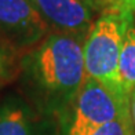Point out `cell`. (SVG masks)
<instances>
[{
  "mask_svg": "<svg viewBox=\"0 0 135 135\" xmlns=\"http://www.w3.org/2000/svg\"><path fill=\"white\" fill-rule=\"evenodd\" d=\"M110 10L135 15V0H114Z\"/></svg>",
  "mask_w": 135,
  "mask_h": 135,
  "instance_id": "9",
  "label": "cell"
},
{
  "mask_svg": "<svg viewBox=\"0 0 135 135\" xmlns=\"http://www.w3.org/2000/svg\"><path fill=\"white\" fill-rule=\"evenodd\" d=\"M127 112H130L127 93L87 76L76 93L75 114L68 135H87Z\"/></svg>",
  "mask_w": 135,
  "mask_h": 135,
  "instance_id": "3",
  "label": "cell"
},
{
  "mask_svg": "<svg viewBox=\"0 0 135 135\" xmlns=\"http://www.w3.org/2000/svg\"><path fill=\"white\" fill-rule=\"evenodd\" d=\"M10 72V59L8 55L2 47H0V83H3L8 76Z\"/></svg>",
  "mask_w": 135,
  "mask_h": 135,
  "instance_id": "10",
  "label": "cell"
},
{
  "mask_svg": "<svg viewBox=\"0 0 135 135\" xmlns=\"http://www.w3.org/2000/svg\"><path fill=\"white\" fill-rule=\"evenodd\" d=\"M48 25L30 0H0V33L20 46L43 39Z\"/></svg>",
  "mask_w": 135,
  "mask_h": 135,
  "instance_id": "5",
  "label": "cell"
},
{
  "mask_svg": "<svg viewBox=\"0 0 135 135\" xmlns=\"http://www.w3.org/2000/svg\"><path fill=\"white\" fill-rule=\"evenodd\" d=\"M105 2H108V3H109V4H110V0H105Z\"/></svg>",
  "mask_w": 135,
  "mask_h": 135,
  "instance_id": "13",
  "label": "cell"
},
{
  "mask_svg": "<svg viewBox=\"0 0 135 135\" xmlns=\"http://www.w3.org/2000/svg\"><path fill=\"white\" fill-rule=\"evenodd\" d=\"M113 3H114V0H110V7L113 6Z\"/></svg>",
  "mask_w": 135,
  "mask_h": 135,
  "instance_id": "12",
  "label": "cell"
},
{
  "mask_svg": "<svg viewBox=\"0 0 135 135\" xmlns=\"http://www.w3.org/2000/svg\"><path fill=\"white\" fill-rule=\"evenodd\" d=\"M83 39L52 33L35 54V69L40 83L51 93L76 94L87 77Z\"/></svg>",
  "mask_w": 135,
  "mask_h": 135,
  "instance_id": "1",
  "label": "cell"
},
{
  "mask_svg": "<svg viewBox=\"0 0 135 135\" xmlns=\"http://www.w3.org/2000/svg\"><path fill=\"white\" fill-rule=\"evenodd\" d=\"M134 22H135V18H134Z\"/></svg>",
  "mask_w": 135,
  "mask_h": 135,
  "instance_id": "14",
  "label": "cell"
},
{
  "mask_svg": "<svg viewBox=\"0 0 135 135\" xmlns=\"http://www.w3.org/2000/svg\"><path fill=\"white\" fill-rule=\"evenodd\" d=\"M130 113H131L132 124L135 127V88L132 90V93L130 94Z\"/></svg>",
  "mask_w": 135,
  "mask_h": 135,
  "instance_id": "11",
  "label": "cell"
},
{
  "mask_svg": "<svg viewBox=\"0 0 135 135\" xmlns=\"http://www.w3.org/2000/svg\"><path fill=\"white\" fill-rule=\"evenodd\" d=\"M0 135H33L30 121L21 108L6 106L0 110Z\"/></svg>",
  "mask_w": 135,
  "mask_h": 135,
  "instance_id": "7",
  "label": "cell"
},
{
  "mask_svg": "<svg viewBox=\"0 0 135 135\" xmlns=\"http://www.w3.org/2000/svg\"><path fill=\"white\" fill-rule=\"evenodd\" d=\"M48 28L84 39L93 28L91 0H30Z\"/></svg>",
  "mask_w": 135,
  "mask_h": 135,
  "instance_id": "4",
  "label": "cell"
},
{
  "mask_svg": "<svg viewBox=\"0 0 135 135\" xmlns=\"http://www.w3.org/2000/svg\"><path fill=\"white\" fill-rule=\"evenodd\" d=\"M87 135H135V127L132 124L131 113L127 112L121 114L116 120L90 131Z\"/></svg>",
  "mask_w": 135,
  "mask_h": 135,
  "instance_id": "8",
  "label": "cell"
},
{
  "mask_svg": "<svg viewBox=\"0 0 135 135\" xmlns=\"http://www.w3.org/2000/svg\"><path fill=\"white\" fill-rule=\"evenodd\" d=\"M132 21V14L109 10L94 22L83 46L88 77L124 91L119 79V59L126 30Z\"/></svg>",
  "mask_w": 135,
  "mask_h": 135,
  "instance_id": "2",
  "label": "cell"
},
{
  "mask_svg": "<svg viewBox=\"0 0 135 135\" xmlns=\"http://www.w3.org/2000/svg\"><path fill=\"white\" fill-rule=\"evenodd\" d=\"M119 79L123 90L130 95L135 88V22L128 25L119 59Z\"/></svg>",
  "mask_w": 135,
  "mask_h": 135,
  "instance_id": "6",
  "label": "cell"
}]
</instances>
